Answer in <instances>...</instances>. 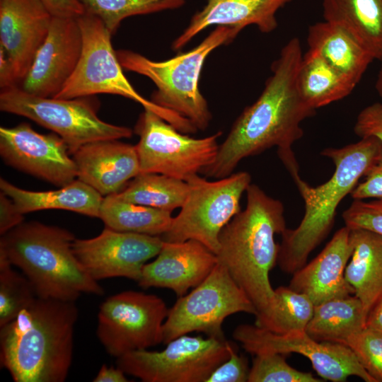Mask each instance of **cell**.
Wrapping results in <instances>:
<instances>
[{
    "label": "cell",
    "mask_w": 382,
    "mask_h": 382,
    "mask_svg": "<svg viewBox=\"0 0 382 382\" xmlns=\"http://www.w3.org/2000/svg\"><path fill=\"white\" fill-rule=\"evenodd\" d=\"M302 57L299 39L291 38L273 62L260 96L236 120L204 175L214 179L228 176L243 159L274 146L290 174L299 173L291 146L303 135L301 123L316 114L298 88Z\"/></svg>",
    "instance_id": "cell-1"
},
{
    "label": "cell",
    "mask_w": 382,
    "mask_h": 382,
    "mask_svg": "<svg viewBox=\"0 0 382 382\" xmlns=\"http://www.w3.org/2000/svg\"><path fill=\"white\" fill-rule=\"evenodd\" d=\"M75 301L37 297L0 327V362L15 382H63L73 357Z\"/></svg>",
    "instance_id": "cell-2"
},
{
    "label": "cell",
    "mask_w": 382,
    "mask_h": 382,
    "mask_svg": "<svg viewBox=\"0 0 382 382\" xmlns=\"http://www.w3.org/2000/svg\"><path fill=\"white\" fill-rule=\"evenodd\" d=\"M246 193L245 208L219 234L216 255L254 305L255 317H260L267 314L274 301L270 272L279 250L274 236L286 228L284 207L255 184L250 183Z\"/></svg>",
    "instance_id": "cell-3"
},
{
    "label": "cell",
    "mask_w": 382,
    "mask_h": 382,
    "mask_svg": "<svg viewBox=\"0 0 382 382\" xmlns=\"http://www.w3.org/2000/svg\"><path fill=\"white\" fill-rule=\"evenodd\" d=\"M381 152L379 139L361 138L357 143L321 151L335 166L334 173L325 183L313 187L299 174L293 177L304 201L305 212L296 228H286L282 233L277 263L283 272L293 274L306 265L309 254L332 229L341 201L350 195Z\"/></svg>",
    "instance_id": "cell-4"
},
{
    "label": "cell",
    "mask_w": 382,
    "mask_h": 382,
    "mask_svg": "<svg viewBox=\"0 0 382 382\" xmlns=\"http://www.w3.org/2000/svg\"><path fill=\"white\" fill-rule=\"evenodd\" d=\"M74 239L58 226L23 222L1 235L0 253L29 279L37 297L76 301L83 294L103 295L76 257Z\"/></svg>",
    "instance_id": "cell-5"
},
{
    "label": "cell",
    "mask_w": 382,
    "mask_h": 382,
    "mask_svg": "<svg viewBox=\"0 0 382 382\" xmlns=\"http://www.w3.org/2000/svg\"><path fill=\"white\" fill-rule=\"evenodd\" d=\"M240 31L216 26L192 50L164 61H154L129 50H118L123 69L149 78L156 86L151 96L156 105L188 120L197 130L208 128L212 119L208 103L199 88L204 63L217 47L231 43Z\"/></svg>",
    "instance_id": "cell-6"
},
{
    "label": "cell",
    "mask_w": 382,
    "mask_h": 382,
    "mask_svg": "<svg viewBox=\"0 0 382 382\" xmlns=\"http://www.w3.org/2000/svg\"><path fill=\"white\" fill-rule=\"evenodd\" d=\"M77 21L83 40L81 57L74 72L54 98L117 95L156 112L183 133L193 134L197 131L186 118L156 105L135 90L123 73L112 45L111 33L98 17L85 12Z\"/></svg>",
    "instance_id": "cell-7"
},
{
    "label": "cell",
    "mask_w": 382,
    "mask_h": 382,
    "mask_svg": "<svg viewBox=\"0 0 382 382\" xmlns=\"http://www.w3.org/2000/svg\"><path fill=\"white\" fill-rule=\"evenodd\" d=\"M98 108L95 96L41 97L19 86L1 89L0 93L1 111L25 117L52 131L66 142L71 154L88 143L132 137L134 132L130 128L102 120Z\"/></svg>",
    "instance_id": "cell-8"
},
{
    "label": "cell",
    "mask_w": 382,
    "mask_h": 382,
    "mask_svg": "<svg viewBox=\"0 0 382 382\" xmlns=\"http://www.w3.org/2000/svg\"><path fill=\"white\" fill-rule=\"evenodd\" d=\"M186 182L187 198L161 238L166 242L195 240L216 254L221 230L241 211V199L251 183L250 175L240 171L211 181L197 174Z\"/></svg>",
    "instance_id": "cell-9"
},
{
    "label": "cell",
    "mask_w": 382,
    "mask_h": 382,
    "mask_svg": "<svg viewBox=\"0 0 382 382\" xmlns=\"http://www.w3.org/2000/svg\"><path fill=\"white\" fill-rule=\"evenodd\" d=\"M139 173H158L187 181L202 173L216 156L219 131L204 138H193L177 129L156 112L144 109L134 131Z\"/></svg>",
    "instance_id": "cell-10"
},
{
    "label": "cell",
    "mask_w": 382,
    "mask_h": 382,
    "mask_svg": "<svg viewBox=\"0 0 382 382\" xmlns=\"http://www.w3.org/2000/svg\"><path fill=\"white\" fill-rule=\"evenodd\" d=\"M237 313L256 315L245 293L224 266L217 263L210 274L168 309L163 325V343L192 332L224 338L222 324Z\"/></svg>",
    "instance_id": "cell-11"
},
{
    "label": "cell",
    "mask_w": 382,
    "mask_h": 382,
    "mask_svg": "<svg viewBox=\"0 0 382 382\" xmlns=\"http://www.w3.org/2000/svg\"><path fill=\"white\" fill-rule=\"evenodd\" d=\"M161 351L136 350L117 358V366L144 382H205L235 348L225 338L180 336Z\"/></svg>",
    "instance_id": "cell-12"
},
{
    "label": "cell",
    "mask_w": 382,
    "mask_h": 382,
    "mask_svg": "<svg viewBox=\"0 0 382 382\" xmlns=\"http://www.w3.org/2000/svg\"><path fill=\"white\" fill-rule=\"evenodd\" d=\"M168 309L150 294L126 291L107 298L100 306L96 334L106 352L118 358L163 342Z\"/></svg>",
    "instance_id": "cell-13"
},
{
    "label": "cell",
    "mask_w": 382,
    "mask_h": 382,
    "mask_svg": "<svg viewBox=\"0 0 382 382\" xmlns=\"http://www.w3.org/2000/svg\"><path fill=\"white\" fill-rule=\"evenodd\" d=\"M233 337L253 355L299 354L308 359L320 377L332 382L346 381L351 376L366 382H376L347 345L316 341L306 330L277 334L255 325L242 324L234 329Z\"/></svg>",
    "instance_id": "cell-14"
},
{
    "label": "cell",
    "mask_w": 382,
    "mask_h": 382,
    "mask_svg": "<svg viewBox=\"0 0 382 382\" xmlns=\"http://www.w3.org/2000/svg\"><path fill=\"white\" fill-rule=\"evenodd\" d=\"M0 155L8 166L57 187L77 179L66 142L57 134H41L30 124L0 127Z\"/></svg>",
    "instance_id": "cell-15"
},
{
    "label": "cell",
    "mask_w": 382,
    "mask_h": 382,
    "mask_svg": "<svg viewBox=\"0 0 382 382\" xmlns=\"http://www.w3.org/2000/svg\"><path fill=\"white\" fill-rule=\"evenodd\" d=\"M163 241L161 236L121 232L105 227L96 237L75 238L74 255L95 280L125 277L138 281L143 266L157 256Z\"/></svg>",
    "instance_id": "cell-16"
},
{
    "label": "cell",
    "mask_w": 382,
    "mask_h": 382,
    "mask_svg": "<svg viewBox=\"0 0 382 382\" xmlns=\"http://www.w3.org/2000/svg\"><path fill=\"white\" fill-rule=\"evenodd\" d=\"M82 45L77 18L53 16L47 37L19 87L34 96L56 97L74 72Z\"/></svg>",
    "instance_id": "cell-17"
},
{
    "label": "cell",
    "mask_w": 382,
    "mask_h": 382,
    "mask_svg": "<svg viewBox=\"0 0 382 382\" xmlns=\"http://www.w3.org/2000/svg\"><path fill=\"white\" fill-rule=\"evenodd\" d=\"M53 16L40 0H0V47L19 86L45 40Z\"/></svg>",
    "instance_id": "cell-18"
},
{
    "label": "cell",
    "mask_w": 382,
    "mask_h": 382,
    "mask_svg": "<svg viewBox=\"0 0 382 382\" xmlns=\"http://www.w3.org/2000/svg\"><path fill=\"white\" fill-rule=\"evenodd\" d=\"M217 263L216 254L199 241H163L156 260L143 266L137 283L144 289H168L180 297L199 284Z\"/></svg>",
    "instance_id": "cell-19"
},
{
    "label": "cell",
    "mask_w": 382,
    "mask_h": 382,
    "mask_svg": "<svg viewBox=\"0 0 382 382\" xmlns=\"http://www.w3.org/2000/svg\"><path fill=\"white\" fill-rule=\"evenodd\" d=\"M71 155L77 178L103 196L120 192L140 172L135 145L119 139L88 143Z\"/></svg>",
    "instance_id": "cell-20"
},
{
    "label": "cell",
    "mask_w": 382,
    "mask_h": 382,
    "mask_svg": "<svg viewBox=\"0 0 382 382\" xmlns=\"http://www.w3.org/2000/svg\"><path fill=\"white\" fill-rule=\"evenodd\" d=\"M352 253L350 229L345 226L311 262L293 273L289 286L308 296L315 306L354 294L345 275Z\"/></svg>",
    "instance_id": "cell-21"
},
{
    "label": "cell",
    "mask_w": 382,
    "mask_h": 382,
    "mask_svg": "<svg viewBox=\"0 0 382 382\" xmlns=\"http://www.w3.org/2000/svg\"><path fill=\"white\" fill-rule=\"evenodd\" d=\"M203 8L190 18L183 31L173 41L171 48L180 51L199 33L211 26H226L240 32L255 25L269 33L277 25V13L291 0H205Z\"/></svg>",
    "instance_id": "cell-22"
},
{
    "label": "cell",
    "mask_w": 382,
    "mask_h": 382,
    "mask_svg": "<svg viewBox=\"0 0 382 382\" xmlns=\"http://www.w3.org/2000/svg\"><path fill=\"white\" fill-rule=\"evenodd\" d=\"M350 242L352 253L345 275L362 304L366 321L382 298V236L365 229H350Z\"/></svg>",
    "instance_id": "cell-23"
},
{
    "label": "cell",
    "mask_w": 382,
    "mask_h": 382,
    "mask_svg": "<svg viewBox=\"0 0 382 382\" xmlns=\"http://www.w3.org/2000/svg\"><path fill=\"white\" fill-rule=\"evenodd\" d=\"M307 42L308 50L320 54L356 86L374 60L346 30L325 20L309 26Z\"/></svg>",
    "instance_id": "cell-24"
},
{
    "label": "cell",
    "mask_w": 382,
    "mask_h": 382,
    "mask_svg": "<svg viewBox=\"0 0 382 382\" xmlns=\"http://www.w3.org/2000/svg\"><path fill=\"white\" fill-rule=\"evenodd\" d=\"M0 189L13 201L23 214L40 210L62 209L99 218L104 197L78 178L58 190L39 192L20 188L1 178Z\"/></svg>",
    "instance_id": "cell-25"
},
{
    "label": "cell",
    "mask_w": 382,
    "mask_h": 382,
    "mask_svg": "<svg viewBox=\"0 0 382 382\" xmlns=\"http://www.w3.org/2000/svg\"><path fill=\"white\" fill-rule=\"evenodd\" d=\"M322 7L325 21L343 28L382 61V0H323Z\"/></svg>",
    "instance_id": "cell-26"
},
{
    "label": "cell",
    "mask_w": 382,
    "mask_h": 382,
    "mask_svg": "<svg viewBox=\"0 0 382 382\" xmlns=\"http://www.w3.org/2000/svg\"><path fill=\"white\" fill-rule=\"evenodd\" d=\"M366 327L363 306L355 295L326 301L314 306L306 332L318 342L346 345Z\"/></svg>",
    "instance_id": "cell-27"
},
{
    "label": "cell",
    "mask_w": 382,
    "mask_h": 382,
    "mask_svg": "<svg viewBox=\"0 0 382 382\" xmlns=\"http://www.w3.org/2000/svg\"><path fill=\"white\" fill-rule=\"evenodd\" d=\"M297 85L302 98L316 110L347 97L356 87L320 54L310 50L303 54Z\"/></svg>",
    "instance_id": "cell-28"
},
{
    "label": "cell",
    "mask_w": 382,
    "mask_h": 382,
    "mask_svg": "<svg viewBox=\"0 0 382 382\" xmlns=\"http://www.w3.org/2000/svg\"><path fill=\"white\" fill-rule=\"evenodd\" d=\"M171 213L125 201L114 194L103 197L99 218L114 231L161 236L170 227Z\"/></svg>",
    "instance_id": "cell-29"
},
{
    "label": "cell",
    "mask_w": 382,
    "mask_h": 382,
    "mask_svg": "<svg viewBox=\"0 0 382 382\" xmlns=\"http://www.w3.org/2000/svg\"><path fill=\"white\" fill-rule=\"evenodd\" d=\"M189 192L183 180L158 173H139L119 193L120 199L168 211L180 208Z\"/></svg>",
    "instance_id": "cell-30"
},
{
    "label": "cell",
    "mask_w": 382,
    "mask_h": 382,
    "mask_svg": "<svg viewBox=\"0 0 382 382\" xmlns=\"http://www.w3.org/2000/svg\"><path fill=\"white\" fill-rule=\"evenodd\" d=\"M314 303L306 295L289 286L274 289V301L270 311L256 317L255 325L277 334L304 331L314 311Z\"/></svg>",
    "instance_id": "cell-31"
},
{
    "label": "cell",
    "mask_w": 382,
    "mask_h": 382,
    "mask_svg": "<svg viewBox=\"0 0 382 382\" xmlns=\"http://www.w3.org/2000/svg\"><path fill=\"white\" fill-rule=\"evenodd\" d=\"M188 0H79L85 11L98 17L111 35L127 18L178 9Z\"/></svg>",
    "instance_id": "cell-32"
},
{
    "label": "cell",
    "mask_w": 382,
    "mask_h": 382,
    "mask_svg": "<svg viewBox=\"0 0 382 382\" xmlns=\"http://www.w3.org/2000/svg\"><path fill=\"white\" fill-rule=\"evenodd\" d=\"M12 266L0 253V327L14 319L37 298L29 279L13 270Z\"/></svg>",
    "instance_id": "cell-33"
},
{
    "label": "cell",
    "mask_w": 382,
    "mask_h": 382,
    "mask_svg": "<svg viewBox=\"0 0 382 382\" xmlns=\"http://www.w3.org/2000/svg\"><path fill=\"white\" fill-rule=\"evenodd\" d=\"M279 353H263L255 355L250 369L248 382H321L311 373L303 372L291 366Z\"/></svg>",
    "instance_id": "cell-34"
},
{
    "label": "cell",
    "mask_w": 382,
    "mask_h": 382,
    "mask_svg": "<svg viewBox=\"0 0 382 382\" xmlns=\"http://www.w3.org/2000/svg\"><path fill=\"white\" fill-rule=\"evenodd\" d=\"M346 345L376 381L382 382V331L365 327L350 337Z\"/></svg>",
    "instance_id": "cell-35"
},
{
    "label": "cell",
    "mask_w": 382,
    "mask_h": 382,
    "mask_svg": "<svg viewBox=\"0 0 382 382\" xmlns=\"http://www.w3.org/2000/svg\"><path fill=\"white\" fill-rule=\"evenodd\" d=\"M342 219L350 229H365L382 236V199H354L342 213Z\"/></svg>",
    "instance_id": "cell-36"
},
{
    "label": "cell",
    "mask_w": 382,
    "mask_h": 382,
    "mask_svg": "<svg viewBox=\"0 0 382 382\" xmlns=\"http://www.w3.org/2000/svg\"><path fill=\"white\" fill-rule=\"evenodd\" d=\"M250 369L247 359L234 348L230 357L220 364L205 382L248 381Z\"/></svg>",
    "instance_id": "cell-37"
},
{
    "label": "cell",
    "mask_w": 382,
    "mask_h": 382,
    "mask_svg": "<svg viewBox=\"0 0 382 382\" xmlns=\"http://www.w3.org/2000/svg\"><path fill=\"white\" fill-rule=\"evenodd\" d=\"M354 132L360 138L374 137L382 142V103H374L360 111Z\"/></svg>",
    "instance_id": "cell-38"
},
{
    "label": "cell",
    "mask_w": 382,
    "mask_h": 382,
    "mask_svg": "<svg viewBox=\"0 0 382 382\" xmlns=\"http://www.w3.org/2000/svg\"><path fill=\"white\" fill-rule=\"evenodd\" d=\"M364 177V180L358 183L350 193L352 198L382 199V152Z\"/></svg>",
    "instance_id": "cell-39"
},
{
    "label": "cell",
    "mask_w": 382,
    "mask_h": 382,
    "mask_svg": "<svg viewBox=\"0 0 382 382\" xmlns=\"http://www.w3.org/2000/svg\"><path fill=\"white\" fill-rule=\"evenodd\" d=\"M23 222V214L13 201L0 192V234L4 235Z\"/></svg>",
    "instance_id": "cell-40"
},
{
    "label": "cell",
    "mask_w": 382,
    "mask_h": 382,
    "mask_svg": "<svg viewBox=\"0 0 382 382\" xmlns=\"http://www.w3.org/2000/svg\"><path fill=\"white\" fill-rule=\"evenodd\" d=\"M53 16L78 18L85 13L79 0H40Z\"/></svg>",
    "instance_id": "cell-41"
},
{
    "label": "cell",
    "mask_w": 382,
    "mask_h": 382,
    "mask_svg": "<svg viewBox=\"0 0 382 382\" xmlns=\"http://www.w3.org/2000/svg\"><path fill=\"white\" fill-rule=\"evenodd\" d=\"M125 373L118 366H108L103 364L96 376L93 378L94 382H127Z\"/></svg>",
    "instance_id": "cell-42"
},
{
    "label": "cell",
    "mask_w": 382,
    "mask_h": 382,
    "mask_svg": "<svg viewBox=\"0 0 382 382\" xmlns=\"http://www.w3.org/2000/svg\"><path fill=\"white\" fill-rule=\"evenodd\" d=\"M366 327L382 331V298L369 313Z\"/></svg>",
    "instance_id": "cell-43"
},
{
    "label": "cell",
    "mask_w": 382,
    "mask_h": 382,
    "mask_svg": "<svg viewBox=\"0 0 382 382\" xmlns=\"http://www.w3.org/2000/svg\"><path fill=\"white\" fill-rule=\"evenodd\" d=\"M381 62V65L377 75V78H376V81L375 83V88L378 96L381 98H382V61Z\"/></svg>",
    "instance_id": "cell-44"
}]
</instances>
